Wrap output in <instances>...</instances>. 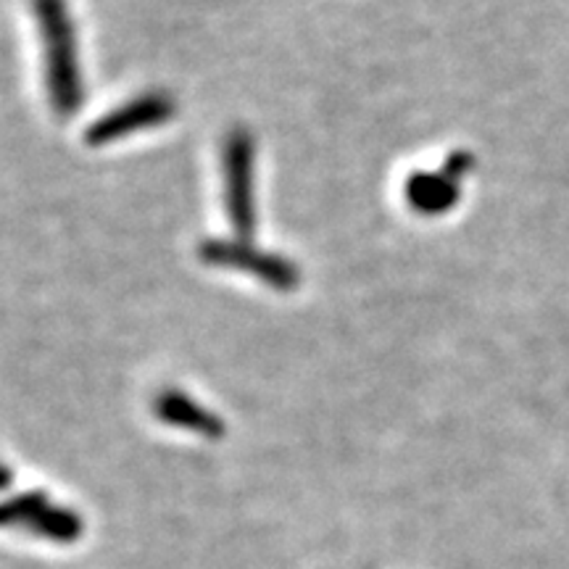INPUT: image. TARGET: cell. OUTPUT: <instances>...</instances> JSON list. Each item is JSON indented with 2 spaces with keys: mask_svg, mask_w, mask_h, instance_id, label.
<instances>
[{
  "mask_svg": "<svg viewBox=\"0 0 569 569\" xmlns=\"http://www.w3.org/2000/svg\"><path fill=\"white\" fill-rule=\"evenodd\" d=\"M256 146L246 130L230 132L224 142V201L227 217L240 234V240L251 238L256 230Z\"/></svg>",
  "mask_w": 569,
  "mask_h": 569,
  "instance_id": "2",
  "label": "cell"
},
{
  "mask_svg": "<svg viewBox=\"0 0 569 569\" xmlns=\"http://www.w3.org/2000/svg\"><path fill=\"white\" fill-rule=\"evenodd\" d=\"M407 198L417 213H443L457 201V188L443 174H415L407 182Z\"/></svg>",
  "mask_w": 569,
  "mask_h": 569,
  "instance_id": "6",
  "label": "cell"
},
{
  "mask_svg": "<svg viewBox=\"0 0 569 569\" xmlns=\"http://www.w3.org/2000/svg\"><path fill=\"white\" fill-rule=\"evenodd\" d=\"M156 415H159L161 422L182 427V430H193L206 438H217L224 432L222 419L211 415L209 409H203L201 403H196L190 396L180 393V390H163L156 398Z\"/></svg>",
  "mask_w": 569,
  "mask_h": 569,
  "instance_id": "5",
  "label": "cell"
},
{
  "mask_svg": "<svg viewBox=\"0 0 569 569\" xmlns=\"http://www.w3.org/2000/svg\"><path fill=\"white\" fill-rule=\"evenodd\" d=\"M201 259L213 267L243 269L277 290H293L301 284L298 267L282 256L259 251L248 240H209L201 246Z\"/></svg>",
  "mask_w": 569,
  "mask_h": 569,
  "instance_id": "3",
  "label": "cell"
},
{
  "mask_svg": "<svg viewBox=\"0 0 569 569\" xmlns=\"http://www.w3.org/2000/svg\"><path fill=\"white\" fill-rule=\"evenodd\" d=\"M174 111V101L167 92H148V96L124 103L122 109L111 111L109 117L98 119L84 134V140H88V146H106V142L130 138L134 132L153 130V127L169 122Z\"/></svg>",
  "mask_w": 569,
  "mask_h": 569,
  "instance_id": "4",
  "label": "cell"
},
{
  "mask_svg": "<svg viewBox=\"0 0 569 569\" xmlns=\"http://www.w3.org/2000/svg\"><path fill=\"white\" fill-rule=\"evenodd\" d=\"M40 32L46 38L48 56V88L56 111L69 117L82 103V77L77 67L74 27H71L69 9L63 0H34Z\"/></svg>",
  "mask_w": 569,
  "mask_h": 569,
  "instance_id": "1",
  "label": "cell"
}]
</instances>
